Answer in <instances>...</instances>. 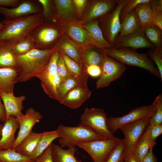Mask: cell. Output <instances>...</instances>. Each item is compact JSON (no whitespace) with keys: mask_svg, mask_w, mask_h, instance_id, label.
Returning <instances> with one entry per match:
<instances>
[{"mask_svg":"<svg viewBox=\"0 0 162 162\" xmlns=\"http://www.w3.org/2000/svg\"><path fill=\"white\" fill-rule=\"evenodd\" d=\"M121 162H123V160Z\"/></svg>","mask_w":162,"mask_h":162,"instance_id":"56","label":"cell"},{"mask_svg":"<svg viewBox=\"0 0 162 162\" xmlns=\"http://www.w3.org/2000/svg\"><path fill=\"white\" fill-rule=\"evenodd\" d=\"M57 71L60 78L62 83L68 76V73L63 58L60 52L57 61Z\"/></svg>","mask_w":162,"mask_h":162,"instance_id":"44","label":"cell"},{"mask_svg":"<svg viewBox=\"0 0 162 162\" xmlns=\"http://www.w3.org/2000/svg\"><path fill=\"white\" fill-rule=\"evenodd\" d=\"M73 2L75 7L77 15L80 16L87 2L86 0H73Z\"/></svg>","mask_w":162,"mask_h":162,"instance_id":"47","label":"cell"},{"mask_svg":"<svg viewBox=\"0 0 162 162\" xmlns=\"http://www.w3.org/2000/svg\"><path fill=\"white\" fill-rule=\"evenodd\" d=\"M151 117H146L119 129L124 136V157L132 154L134 147L144 133Z\"/></svg>","mask_w":162,"mask_h":162,"instance_id":"11","label":"cell"},{"mask_svg":"<svg viewBox=\"0 0 162 162\" xmlns=\"http://www.w3.org/2000/svg\"><path fill=\"white\" fill-rule=\"evenodd\" d=\"M113 48L117 49L122 48L138 49H152L154 47L147 39L142 29L141 28L133 33L119 37L115 40Z\"/></svg>","mask_w":162,"mask_h":162,"instance_id":"15","label":"cell"},{"mask_svg":"<svg viewBox=\"0 0 162 162\" xmlns=\"http://www.w3.org/2000/svg\"><path fill=\"white\" fill-rule=\"evenodd\" d=\"M10 46L15 56L25 54L35 48L34 41L31 35Z\"/></svg>","mask_w":162,"mask_h":162,"instance_id":"36","label":"cell"},{"mask_svg":"<svg viewBox=\"0 0 162 162\" xmlns=\"http://www.w3.org/2000/svg\"><path fill=\"white\" fill-rule=\"evenodd\" d=\"M127 1V0H118L117 5L109 13L104 22V28L106 40L113 47L116 38L121 29L120 12Z\"/></svg>","mask_w":162,"mask_h":162,"instance_id":"14","label":"cell"},{"mask_svg":"<svg viewBox=\"0 0 162 162\" xmlns=\"http://www.w3.org/2000/svg\"><path fill=\"white\" fill-rule=\"evenodd\" d=\"M40 4L37 0H22L17 6L11 8L0 6V13L6 20H11L42 12Z\"/></svg>","mask_w":162,"mask_h":162,"instance_id":"12","label":"cell"},{"mask_svg":"<svg viewBox=\"0 0 162 162\" xmlns=\"http://www.w3.org/2000/svg\"><path fill=\"white\" fill-rule=\"evenodd\" d=\"M4 104L6 114L7 120L11 116L16 118L22 116V113L24 107L23 103L26 99L24 95L15 96L14 92L6 93H0Z\"/></svg>","mask_w":162,"mask_h":162,"instance_id":"18","label":"cell"},{"mask_svg":"<svg viewBox=\"0 0 162 162\" xmlns=\"http://www.w3.org/2000/svg\"><path fill=\"white\" fill-rule=\"evenodd\" d=\"M103 56L104 54L101 52L100 53L90 49H84L82 55V61L84 69L85 70L86 66L90 65H97L101 66Z\"/></svg>","mask_w":162,"mask_h":162,"instance_id":"33","label":"cell"},{"mask_svg":"<svg viewBox=\"0 0 162 162\" xmlns=\"http://www.w3.org/2000/svg\"><path fill=\"white\" fill-rule=\"evenodd\" d=\"M141 29L150 24L154 15V12L149 3L141 4L135 9Z\"/></svg>","mask_w":162,"mask_h":162,"instance_id":"32","label":"cell"},{"mask_svg":"<svg viewBox=\"0 0 162 162\" xmlns=\"http://www.w3.org/2000/svg\"><path fill=\"white\" fill-rule=\"evenodd\" d=\"M55 13L52 19L57 20H73L78 16L77 12L72 0H55L53 1Z\"/></svg>","mask_w":162,"mask_h":162,"instance_id":"20","label":"cell"},{"mask_svg":"<svg viewBox=\"0 0 162 162\" xmlns=\"http://www.w3.org/2000/svg\"><path fill=\"white\" fill-rule=\"evenodd\" d=\"M61 32L56 24L45 23V22L36 27L31 35L35 48L50 49L60 34Z\"/></svg>","mask_w":162,"mask_h":162,"instance_id":"10","label":"cell"},{"mask_svg":"<svg viewBox=\"0 0 162 162\" xmlns=\"http://www.w3.org/2000/svg\"><path fill=\"white\" fill-rule=\"evenodd\" d=\"M60 53L66 66L68 74L77 80L81 85H87L89 76L85 70L73 60L64 54Z\"/></svg>","mask_w":162,"mask_h":162,"instance_id":"25","label":"cell"},{"mask_svg":"<svg viewBox=\"0 0 162 162\" xmlns=\"http://www.w3.org/2000/svg\"><path fill=\"white\" fill-rule=\"evenodd\" d=\"M41 133L32 131L20 143L15 149L18 153L31 157L35 149Z\"/></svg>","mask_w":162,"mask_h":162,"instance_id":"28","label":"cell"},{"mask_svg":"<svg viewBox=\"0 0 162 162\" xmlns=\"http://www.w3.org/2000/svg\"><path fill=\"white\" fill-rule=\"evenodd\" d=\"M151 0H127L122 8L120 14V18L121 23L128 14L134 9L138 5L148 3Z\"/></svg>","mask_w":162,"mask_h":162,"instance_id":"39","label":"cell"},{"mask_svg":"<svg viewBox=\"0 0 162 162\" xmlns=\"http://www.w3.org/2000/svg\"><path fill=\"white\" fill-rule=\"evenodd\" d=\"M156 107L155 100L149 105L142 106L132 110L128 114L121 117L107 118V125L109 130L113 134L122 127L148 116H151Z\"/></svg>","mask_w":162,"mask_h":162,"instance_id":"6","label":"cell"},{"mask_svg":"<svg viewBox=\"0 0 162 162\" xmlns=\"http://www.w3.org/2000/svg\"><path fill=\"white\" fill-rule=\"evenodd\" d=\"M121 140L114 137L81 143L77 146L86 152L91 157L93 162H104Z\"/></svg>","mask_w":162,"mask_h":162,"instance_id":"7","label":"cell"},{"mask_svg":"<svg viewBox=\"0 0 162 162\" xmlns=\"http://www.w3.org/2000/svg\"><path fill=\"white\" fill-rule=\"evenodd\" d=\"M2 100L0 95V121L4 124L7 121V117L5 107Z\"/></svg>","mask_w":162,"mask_h":162,"instance_id":"52","label":"cell"},{"mask_svg":"<svg viewBox=\"0 0 162 162\" xmlns=\"http://www.w3.org/2000/svg\"><path fill=\"white\" fill-rule=\"evenodd\" d=\"M149 42L154 48L162 47V30L151 24L146 26L142 29Z\"/></svg>","mask_w":162,"mask_h":162,"instance_id":"35","label":"cell"},{"mask_svg":"<svg viewBox=\"0 0 162 162\" xmlns=\"http://www.w3.org/2000/svg\"><path fill=\"white\" fill-rule=\"evenodd\" d=\"M149 3L154 12H162V0H151Z\"/></svg>","mask_w":162,"mask_h":162,"instance_id":"49","label":"cell"},{"mask_svg":"<svg viewBox=\"0 0 162 162\" xmlns=\"http://www.w3.org/2000/svg\"><path fill=\"white\" fill-rule=\"evenodd\" d=\"M44 22L42 12L13 20H2L0 42L11 46L29 36L36 27Z\"/></svg>","mask_w":162,"mask_h":162,"instance_id":"1","label":"cell"},{"mask_svg":"<svg viewBox=\"0 0 162 162\" xmlns=\"http://www.w3.org/2000/svg\"><path fill=\"white\" fill-rule=\"evenodd\" d=\"M100 50L103 53L124 65L144 69L161 79L157 68L146 53H139L126 48L117 49L112 47Z\"/></svg>","mask_w":162,"mask_h":162,"instance_id":"3","label":"cell"},{"mask_svg":"<svg viewBox=\"0 0 162 162\" xmlns=\"http://www.w3.org/2000/svg\"><path fill=\"white\" fill-rule=\"evenodd\" d=\"M82 86L76 78L68 74L67 77L61 83L57 90L59 102L65 94L71 89L78 86Z\"/></svg>","mask_w":162,"mask_h":162,"instance_id":"37","label":"cell"},{"mask_svg":"<svg viewBox=\"0 0 162 162\" xmlns=\"http://www.w3.org/2000/svg\"><path fill=\"white\" fill-rule=\"evenodd\" d=\"M42 118L40 113L32 107L28 108L22 116L16 118L19 125V130L11 149L15 150L21 142L32 131L35 124Z\"/></svg>","mask_w":162,"mask_h":162,"instance_id":"13","label":"cell"},{"mask_svg":"<svg viewBox=\"0 0 162 162\" xmlns=\"http://www.w3.org/2000/svg\"><path fill=\"white\" fill-rule=\"evenodd\" d=\"M42 8V12L44 21L52 19L54 14L55 6L53 1L50 0H38Z\"/></svg>","mask_w":162,"mask_h":162,"instance_id":"42","label":"cell"},{"mask_svg":"<svg viewBox=\"0 0 162 162\" xmlns=\"http://www.w3.org/2000/svg\"><path fill=\"white\" fill-rule=\"evenodd\" d=\"M22 0H0V6H10L12 8L17 6Z\"/></svg>","mask_w":162,"mask_h":162,"instance_id":"50","label":"cell"},{"mask_svg":"<svg viewBox=\"0 0 162 162\" xmlns=\"http://www.w3.org/2000/svg\"><path fill=\"white\" fill-rule=\"evenodd\" d=\"M3 68L18 70L16 56L11 47L0 42V68Z\"/></svg>","mask_w":162,"mask_h":162,"instance_id":"29","label":"cell"},{"mask_svg":"<svg viewBox=\"0 0 162 162\" xmlns=\"http://www.w3.org/2000/svg\"><path fill=\"white\" fill-rule=\"evenodd\" d=\"M19 70L0 68V93L14 92L15 84L18 82Z\"/></svg>","mask_w":162,"mask_h":162,"instance_id":"22","label":"cell"},{"mask_svg":"<svg viewBox=\"0 0 162 162\" xmlns=\"http://www.w3.org/2000/svg\"><path fill=\"white\" fill-rule=\"evenodd\" d=\"M150 59L156 66L162 80V47L150 49L148 51Z\"/></svg>","mask_w":162,"mask_h":162,"instance_id":"41","label":"cell"},{"mask_svg":"<svg viewBox=\"0 0 162 162\" xmlns=\"http://www.w3.org/2000/svg\"><path fill=\"white\" fill-rule=\"evenodd\" d=\"M52 144L37 159L35 162H53L52 155Z\"/></svg>","mask_w":162,"mask_h":162,"instance_id":"46","label":"cell"},{"mask_svg":"<svg viewBox=\"0 0 162 162\" xmlns=\"http://www.w3.org/2000/svg\"><path fill=\"white\" fill-rule=\"evenodd\" d=\"M31 157L24 156L16 150H0V162H35Z\"/></svg>","mask_w":162,"mask_h":162,"instance_id":"34","label":"cell"},{"mask_svg":"<svg viewBox=\"0 0 162 162\" xmlns=\"http://www.w3.org/2000/svg\"><path fill=\"white\" fill-rule=\"evenodd\" d=\"M141 29L135 9L130 12L121 23L119 37L133 33Z\"/></svg>","mask_w":162,"mask_h":162,"instance_id":"31","label":"cell"},{"mask_svg":"<svg viewBox=\"0 0 162 162\" xmlns=\"http://www.w3.org/2000/svg\"><path fill=\"white\" fill-rule=\"evenodd\" d=\"M153 147L151 148L142 159L141 162H158L157 157L153 151Z\"/></svg>","mask_w":162,"mask_h":162,"instance_id":"51","label":"cell"},{"mask_svg":"<svg viewBox=\"0 0 162 162\" xmlns=\"http://www.w3.org/2000/svg\"><path fill=\"white\" fill-rule=\"evenodd\" d=\"M20 125L14 116H10L4 124L0 139V150L11 149L16 140L15 134Z\"/></svg>","mask_w":162,"mask_h":162,"instance_id":"19","label":"cell"},{"mask_svg":"<svg viewBox=\"0 0 162 162\" xmlns=\"http://www.w3.org/2000/svg\"><path fill=\"white\" fill-rule=\"evenodd\" d=\"M2 26V23L1 22H0V29L1 28Z\"/></svg>","mask_w":162,"mask_h":162,"instance_id":"55","label":"cell"},{"mask_svg":"<svg viewBox=\"0 0 162 162\" xmlns=\"http://www.w3.org/2000/svg\"><path fill=\"white\" fill-rule=\"evenodd\" d=\"M61 137V135L57 129L41 133L36 147L31 158L36 161L54 140Z\"/></svg>","mask_w":162,"mask_h":162,"instance_id":"26","label":"cell"},{"mask_svg":"<svg viewBox=\"0 0 162 162\" xmlns=\"http://www.w3.org/2000/svg\"><path fill=\"white\" fill-rule=\"evenodd\" d=\"M124 139H121L110 152L104 162H121L124 157Z\"/></svg>","mask_w":162,"mask_h":162,"instance_id":"38","label":"cell"},{"mask_svg":"<svg viewBox=\"0 0 162 162\" xmlns=\"http://www.w3.org/2000/svg\"><path fill=\"white\" fill-rule=\"evenodd\" d=\"M77 149L76 146L64 149L61 146L52 143V155L53 162H82L75 157V154Z\"/></svg>","mask_w":162,"mask_h":162,"instance_id":"24","label":"cell"},{"mask_svg":"<svg viewBox=\"0 0 162 162\" xmlns=\"http://www.w3.org/2000/svg\"><path fill=\"white\" fill-rule=\"evenodd\" d=\"M151 24L162 30V12H154Z\"/></svg>","mask_w":162,"mask_h":162,"instance_id":"48","label":"cell"},{"mask_svg":"<svg viewBox=\"0 0 162 162\" xmlns=\"http://www.w3.org/2000/svg\"><path fill=\"white\" fill-rule=\"evenodd\" d=\"M83 26L90 35L94 46L100 49L113 47L104 36L98 21H91L86 24Z\"/></svg>","mask_w":162,"mask_h":162,"instance_id":"23","label":"cell"},{"mask_svg":"<svg viewBox=\"0 0 162 162\" xmlns=\"http://www.w3.org/2000/svg\"><path fill=\"white\" fill-rule=\"evenodd\" d=\"M57 50L59 52L73 60L83 68L82 61L83 50L74 41L65 37L59 44H57Z\"/></svg>","mask_w":162,"mask_h":162,"instance_id":"21","label":"cell"},{"mask_svg":"<svg viewBox=\"0 0 162 162\" xmlns=\"http://www.w3.org/2000/svg\"><path fill=\"white\" fill-rule=\"evenodd\" d=\"M85 70L88 76L93 78L99 77L102 71L101 67L97 65L87 66Z\"/></svg>","mask_w":162,"mask_h":162,"instance_id":"45","label":"cell"},{"mask_svg":"<svg viewBox=\"0 0 162 162\" xmlns=\"http://www.w3.org/2000/svg\"><path fill=\"white\" fill-rule=\"evenodd\" d=\"M57 45L48 49H34L22 55L16 56L19 70L18 82L28 81L37 77L44 71Z\"/></svg>","mask_w":162,"mask_h":162,"instance_id":"2","label":"cell"},{"mask_svg":"<svg viewBox=\"0 0 162 162\" xmlns=\"http://www.w3.org/2000/svg\"><path fill=\"white\" fill-rule=\"evenodd\" d=\"M156 102V110L150 117L148 124L152 125L162 124V95L159 94L154 100Z\"/></svg>","mask_w":162,"mask_h":162,"instance_id":"40","label":"cell"},{"mask_svg":"<svg viewBox=\"0 0 162 162\" xmlns=\"http://www.w3.org/2000/svg\"><path fill=\"white\" fill-rule=\"evenodd\" d=\"M4 124H0V139L1 138V132L2 130V128L3 127Z\"/></svg>","mask_w":162,"mask_h":162,"instance_id":"54","label":"cell"},{"mask_svg":"<svg viewBox=\"0 0 162 162\" xmlns=\"http://www.w3.org/2000/svg\"><path fill=\"white\" fill-rule=\"evenodd\" d=\"M67 32L69 36L80 46L94 45L88 33L81 25L71 24L68 26Z\"/></svg>","mask_w":162,"mask_h":162,"instance_id":"27","label":"cell"},{"mask_svg":"<svg viewBox=\"0 0 162 162\" xmlns=\"http://www.w3.org/2000/svg\"><path fill=\"white\" fill-rule=\"evenodd\" d=\"M91 93L87 85L76 86L69 91L60 103L71 109H76L90 98Z\"/></svg>","mask_w":162,"mask_h":162,"instance_id":"17","label":"cell"},{"mask_svg":"<svg viewBox=\"0 0 162 162\" xmlns=\"http://www.w3.org/2000/svg\"><path fill=\"white\" fill-rule=\"evenodd\" d=\"M145 131L147 133L150 139L155 142L156 139L162 133V124L151 125L148 123Z\"/></svg>","mask_w":162,"mask_h":162,"instance_id":"43","label":"cell"},{"mask_svg":"<svg viewBox=\"0 0 162 162\" xmlns=\"http://www.w3.org/2000/svg\"><path fill=\"white\" fill-rule=\"evenodd\" d=\"M59 52L57 49L52 53L49 62L43 72L36 77L40 81L45 92L51 98L58 101L57 90L61 83L57 73V63Z\"/></svg>","mask_w":162,"mask_h":162,"instance_id":"5","label":"cell"},{"mask_svg":"<svg viewBox=\"0 0 162 162\" xmlns=\"http://www.w3.org/2000/svg\"><path fill=\"white\" fill-rule=\"evenodd\" d=\"M104 54L101 73L96 82V88L106 87L120 78L126 70L124 65Z\"/></svg>","mask_w":162,"mask_h":162,"instance_id":"9","label":"cell"},{"mask_svg":"<svg viewBox=\"0 0 162 162\" xmlns=\"http://www.w3.org/2000/svg\"><path fill=\"white\" fill-rule=\"evenodd\" d=\"M57 129L61 135L58 141L62 148L76 146L81 143L106 138L80 122L77 126L74 127L59 125Z\"/></svg>","mask_w":162,"mask_h":162,"instance_id":"4","label":"cell"},{"mask_svg":"<svg viewBox=\"0 0 162 162\" xmlns=\"http://www.w3.org/2000/svg\"><path fill=\"white\" fill-rule=\"evenodd\" d=\"M156 142L152 141L147 133H144L134 147L132 154L139 162L141 161L149 150L155 145Z\"/></svg>","mask_w":162,"mask_h":162,"instance_id":"30","label":"cell"},{"mask_svg":"<svg viewBox=\"0 0 162 162\" xmlns=\"http://www.w3.org/2000/svg\"><path fill=\"white\" fill-rule=\"evenodd\" d=\"M123 162H139L131 154L124 157L123 159Z\"/></svg>","mask_w":162,"mask_h":162,"instance_id":"53","label":"cell"},{"mask_svg":"<svg viewBox=\"0 0 162 162\" xmlns=\"http://www.w3.org/2000/svg\"><path fill=\"white\" fill-rule=\"evenodd\" d=\"M107 118V115L103 109L86 107L80 117V122L104 137L111 138L115 136L108 128Z\"/></svg>","mask_w":162,"mask_h":162,"instance_id":"8","label":"cell"},{"mask_svg":"<svg viewBox=\"0 0 162 162\" xmlns=\"http://www.w3.org/2000/svg\"><path fill=\"white\" fill-rule=\"evenodd\" d=\"M118 2V0H100L92 2L81 20V23L84 24L109 13L116 7Z\"/></svg>","mask_w":162,"mask_h":162,"instance_id":"16","label":"cell"}]
</instances>
